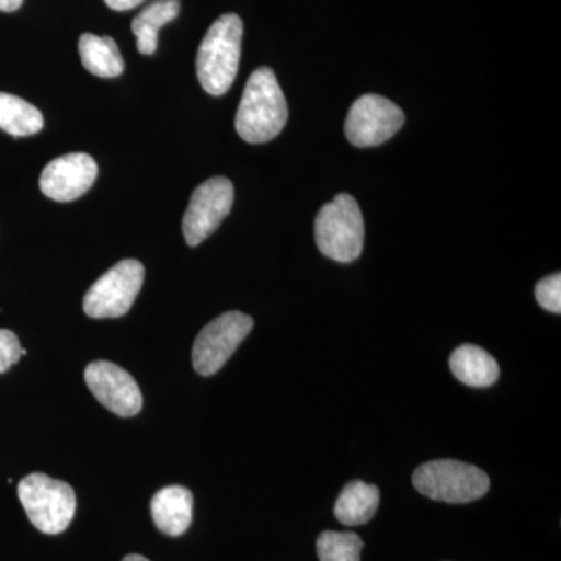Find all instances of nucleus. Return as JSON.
Returning <instances> with one entry per match:
<instances>
[{"label": "nucleus", "instance_id": "nucleus-4", "mask_svg": "<svg viewBox=\"0 0 561 561\" xmlns=\"http://www.w3.org/2000/svg\"><path fill=\"white\" fill-rule=\"evenodd\" d=\"M365 225L359 203L341 194L317 214L316 242L324 256L332 261H356L364 250Z\"/></svg>", "mask_w": 561, "mask_h": 561}, {"label": "nucleus", "instance_id": "nucleus-7", "mask_svg": "<svg viewBox=\"0 0 561 561\" xmlns=\"http://www.w3.org/2000/svg\"><path fill=\"white\" fill-rule=\"evenodd\" d=\"M254 321L247 313H221L201 331L192 348V365L202 376H213L230 360L234 351L253 330Z\"/></svg>", "mask_w": 561, "mask_h": 561}, {"label": "nucleus", "instance_id": "nucleus-18", "mask_svg": "<svg viewBox=\"0 0 561 561\" xmlns=\"http://www.w3.org/2000/svg\"><path fill=\"white\" fill-rule=\"evenodd\" d=\"M364 541L353 531L327 530L317 538L320 561H360Z\"/></svg>", "mask_w": 561, "mask_h": 561}, {"label": "nucleus", "instance_id": "nucleus-8", "mask_svg": "<svg viewBox=\"0 0 561 561\" xmlns=\"http://www.w3.org/2000/svg\"><path fill=\"white\" fill-rule=\"evenodd\" d=\"M404 125V113L382 95H362L353 103L345 122V135L353 146L376 147L393 138Z\"/></svg>", "mask_w": 561, "mask_h": 561}, {"label": "nucleus", "instance_id": "nucleus-1", "mask_svg": "<svg viewBox=\"0 0 561 561\" xmlns=\"http://www.w3.org/2000/svg\"><path fill=\"white\" fill-rule=\"evenodd\" d=\"M289 108L278 79L271 68L251 73L236 114V130L245 142L264 144L286 127Z\"/></svg>", "mask_w": 561, "mask_h": 561}, {"label": "nucleus", "instance_id": "nucleus-3", "mask_svg": "<svg viewBox=\"0 0 561 561\" xmlns=\"http://www.w3.org/2000/svg\"><path fill=\"white\" fill-rule=\"evenodd\" d=\"M413 486L432 501L468 504L490 490V478L481 468L460 460H432L413 472Z\"/></svg>", "mask_w": 561, "mask_h": 561}, {"label": "nucleus", "instance_id": "nucleus-19", "mask_svg": "<svg viewBox=\"0 0 561 561\" xmlns=\"http://www.w3.org/2000/svg\"><path fill=\"white\" fill-rule=\"evenodd\" d=\"M535 298L538 305L545 308L546 311L560 313L561 312V275L553 273L548 278L541 279L535 287Z\"/></svg>", "mask_w": 561, "mask_h": 561}, {"label": "nucleus", "instance_id": "nucleus-5", "mask_svg": "<svg viewBox=\"0 0 561 561\" xmlns=\"http://www.w3.org/2000/svg\"><path fill=\"white\" fill-rule=\"evenodd\" d=\"M18 496L33 526L46 535L68 529L76 515L77 500L69 483L33 472L18 485Z\"/></svg>", "mask_w": 561, "mask_h": 561}, {"label": "nucleus", "instance_id": "nucleus-12", "mask_svg": "<svg viewBox=\"0 0 561 561\" xmlns=\"http://www.w3.org/2000/svg\"><path fill=\"white\" fill-rule=\"evenodd\" d=\"M150 511L153 523L162 534L169 535V537H180L190 529L194 496L184 486H165L154 494Z\"/></svg>", "mask_w": 561, "mask_h": 561}, {"label": "nucleus", "instance_id": "nucleus-15", "mask_svg": "<svg viewBox=\"0 0 561 561\" xmlns=\"http://www.w3.org/2000/svg\"><path fill=\"white\" fill-rule=\"evenodd\" d=\"M379 507V490L371 483L350 482L335 502L334 515L345 526H362L370 522Z\"/></svg>", "mask_w": 561, "mask_h": 561}, {"label": "nucleus", "instance_id": "nucleus-20", "mask_svg": "<svg viewBox=\"0 0 561 561\" xmlns=\"http://www.w3.org/2000/svg\"><path fill=\"white\" fill-rule=\"evenodd\" d=\"M22 346L14 332L0 330V375L9 371L21 359Z\"/></svg>", "mask_w": 561, "mask_h": 561}, {"label": "nucleus", "instance_id": "nucleus-13", "mask_svg": "<svg viewBox=\"0 0 561 561\" xmlns=\"http://www.w3.org/2000/svg\"><path fill=\"white\" fill-rule=\"evenodd\" d=\"M453 375L468 387H490L500 378V365L481 346L461 345L449 359Z\"/></svg>", "mask_w": 561, "mask_h": 561}, {"label": "nucleus", "instance_id": "nucleus-21", "mask_svg": "<svg viewBox=\"0 0 561 561\" xmlns=\"http://www.w3.org/2000/svg\"><path fill=\"white\" fill-rule=\"evenodd\" d=\"M146 0H105L106 5L114 11H128L136 9Z\"/></svg>", "mask_w": 561, "mask_h": 561}, {"label": "nucleus", "instance_id": "nucleus-22", "mask_svg": "<svg viewBox=\"0 0 561 561\" xmlns=\"http://www.w3.org/2000/svg\"><path fill=\"white\" fill-rule=\"evenodd\" d=\"M24 0H0V11L3 13H13V11L20 10Z\"/></svg>", "mask_w": 561, "mask_h": 561}, {"label": "nucleus", "instance_id": "nucleus-23", "mask_svg": "<svg viewBox=\"0 0 561 561\" xmlns=\"http://www.w3.org/2000/svg\"><path fill=\"white\" fill-rule=\"evenodd\" d=\"M122 561H150L146 559V557L139 556V553H130V556L125 557Z\"/></svg>", "mask_w": 561, "mask_h": 561}, {"label": "nucleus", "instance_id": "nucleus-17", "mask_svg": "<svg viewBox=\"0 0 561 561\" xmlns=\"http://www.w3.org/2000/svg\"><path fill=\"white\" fill-rule=\"evenodd\" d=\"M43 127L44 117L36 106L18 95L0 92V130L25 138L36 135Z\"/></svg>", "mask_w": 561, "mask_h": 561}, {"label": "nucleus", "instance_id": "nucleus-6", "mask_svg": "<svg viewBox=\"0 0 561 561\" xmlns=\"http://www.w3.org/2000/svg\"><path fill=\"white\" fill-rule=\"evenodd\" d=\"M146 268L136 260H124L95 280L84 295V313L91 319H117L130 311L142 289Z\"/></svg>", "mask_w": 561, "mask_h": 561}, {"label": "nucleus", "instance_id": "nucleus-2", "mask_svg": "<svg viewBox=\"0 0 561 561\" xmlns=\"http://www.w3.org/2000/svg\"><path fill=\"white\" fill-rule=\"evenodd\" d=\"M243 24L234 13L214 21L197 54V77L203 90L210 95L230 91L238 76L242 54Z\"/></svg>", "mask_w": 561, "mask_h": 561}, {"label": "nucleus", "instance_id": "nucleus-9", "mask_svg": "<svg viewBox=\"0 0 561 561\" xmlns=\"http://www.w3.org/2000/svg\"><path fill=\"white\" fill-rule=\"evenodd\" d=\"M234 186L225 176H214L192 194L183 217V234L187 245L197 247L220 227L231 213Z\"/></svg>", "mask_w": 561, "mask_h": 561}, {"label": "nucleus", "instance_id": "nucleus-14", "mask_svg": "<svg viewBox=\"0 0 561 561\" xmlns=\"http://www.w3.org/2000/svg\"><path fill=\"white\" fill-rule=\"evenodd\" d=\"M79 51L84 68L94 76L102 77V79H114L124 72V58H122L116 41L111 36L83 33L79 41Z\"/></svg>", "mask_w": 561, "mask_h": 561}, {"label": "nucleus", "instance_id": "nucleus-11", "mask_svg": "<svg viewBox=\"0 0 561 561\" xmlns=\"http://www.w3.org/2000/svg\"><path fill=\"white\" fill-rule=\"evenodd\" d=\"M99 168L88 153L55 158L41 173V192L55 202H73L87 194L98 179Z\"/></svg>", "mask_w": 561, "mask_h": 561}, {"label": "nucleus", "instance_id": "nucleus-16", "mask_svg": "<svg viewBox=\"0 0 561 561\" xmlns=\"http://www.w3.org/2000/svg\"><path fill=\"white\" fill-rule=\"evenodd\" d=\"M180 13V0H154L131 22L139 54L153 55L158 49V33Z\"/></svg>", "mask_w": 561, "mask_h": 561}, {"label": "nucleus", "instance_id": "nucleus-10", "mask_svg": "<svg viewBox=\"0 0 561 561\" xmlns=\"http://www.w3.org/2000/svg\"><path fill=\"white\" fill-rule=\"evenodd\" d=\"M88 389L114 415L128 419L142 409V393L130 373L108 360H95L84 370Z\"/></svg>", "mask_w": 561, "mask_h": 561}]
</instances>
